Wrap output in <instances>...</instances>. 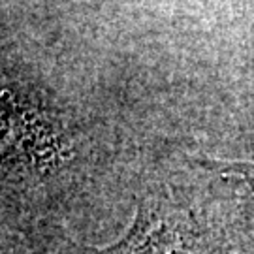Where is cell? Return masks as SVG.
<instances>
[{
    "label": "cell",
    "instance_id": "obj_3",
    "mask_svg": "<svg viewBox=\"0 0 254 254\" xmlns=\"http://www.w3.org/2000/svg\"><path fill=\"white\" fill-rule=\"evenodd\" d=\"M201 168L209 172H215L222 177H237L239 181L247 185V189L253 192L254 196V162L247 160H209L201 158L198 160Z\"/></svg>",
    "mask_w": 254,
    "mask_h": 254
},
{
    "label": "cell",
    "instance_id": "obj_1",
    "mask_svg": "<svg viewBox=\"0 0 254 254\" xmlns=\"http://www.w3.org/2000/svg\"><path fill=\"white\" fill-rule=\"evenodd\" d=\"M243 205H209L164 190L136 205L130 226L98 254H254Z\"/></svg>",
    "mask_w": 254,
    "mask_h": 254
},
{
    "label": "cell",
    "instance_id": "obj_2",
    "mask_svg": "<svg viewBox=\"0 0 254 254\" xmlns=\"http://www.w3.org/2000/svg\"><path fill=\"white\" fill-rule=\"evenodd\" d=\"M4 205L53 183L72 160V137L57 109L23 89H4Z\"/></svg>",
    "mask_w": 254,
    "mask_h": 254
}]
</instances>
